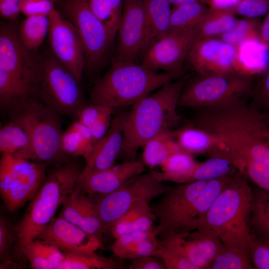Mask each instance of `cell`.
Listing matches in <instances>:
<instances>
[{
  "label": "cell",
  "mask_w": 269,
  "mask_h": 269,
  "mask_svg": "<svg viewBox=\"0 0 269 269\" xmlns=\"http://www.w3.org/2000/svg\"><path fill=\"white\" fill-rule=\"evenodd\" d=\"M247 99L196 109L191 122L225 145L238 171L264 186L269 184V122Z\"/></svg>",
  "instance_id": "obj_1"
},
{
  "label": "cell",
  "mask_w": 269,
  "mask_h": 269,
  "mask_svg": "<svg viewBox=\"0 0 269 269\" xmlns=\"http://www.w3.org/2000/svg\"><path fill=\"white\" fill-rule=\"evenodd\" d=\"M233 175L170 186L150 206L158 219L155 234L160 238L198 230L206 212Z\"/></svg>",
  "instance_id": "obj_2"
},
{
  "label": "cell",
  "mask_w": 269,
  "mask_h": 269,
  "mask_svg": "<svg viewBox=\"0 0 269 269\" xmlns=\"http://www.w3.org/2000/svg\"><path fill=\"white\" fill-rule=\"evenodd\" d=\"M253 190L238 171L215 199L198 230L218 237L224 245L249 251Z\"/></svg>",
  "instance_id": "obj_3"
},
{
  "label": "cell",
  "mask_w": 269,
  "mask_h": 269,
  "mask_svg": "<svg viewBox=\"0 0 269 269\" xmlns=\"http://www.w3.org/2000/svg\"><path fill=\"white\" fill-rule=\"evenodd\" d=\"M186 82L185 79L170 81L133 105L124 120L123 151L134 156L152 137L178 124L177 108Z\"/></svg>",
  "instance_id": "obj_4"
},
{
  "label": "cell",
  "mask_w": 269,
  "mask_h": 269,
  "mask_svg": "<svg viewBox=\"0 0 269 269\" xmlns=\"http://www.w3.org/2000/svg\"><path fill=\"white\" fill-rule=\"evenodd\" d=\"M83 169L78 162L70 158L47 173L21 220L15 227L16 245L19 251L35 239L54 217L57 209L63 205L75 189Z\"/></svg>",
  "instance_id": "obj_5"
},
{
  "label": "cell",
  "mask_w": 269,
  "mask_h": 269,
  "mask_svg": "<svg viewBox=\"0 0 269 269\" xmlns=\"http://www.w3.org/2000/svg\"><path fill=\"white\" fill-rule=\"evenodd\" d=\"M174 78L165 72L151 70L134 61L114 60L93 87L91 103L113 109L133 106Z\"/></svg>",
  "instance_id": "obj_6"
},
{
  "label": "cell",
  "mask_w": 269,
  "mask_h": 269,
  "mask_svg": "<svg viewBox=\"0 0 269 269\" xmlns=\"http://www.w3.org/2000/svg\"><path fill=\"white\" fill-rule=\"evenodd\" d=\"M9 113L10 119L17 122L29 136L33 161L58 165L69 159L61 149L63 131L60 116L47 108L38 98L26 100Z\"/></svg>",
  "instance_id": "obj_7"
},
{
  "label": "cell",
  "mask_w": 269,
  "mask_h": 269,
  "mask_svg": "<svg viewBox=\"0 0 269 269\" xmlns=\"http://www.w3.org/2000/svg\"><path fill=\"white\" fill-rule=\"evenodd\" d=\"M253 78L244 72L198 74L186 82L178 107L198 109L239 98H250Z\"/></svg>",
  "instance_id": "obj_8"
},
{
  "label": "cell",
  "mask_w": 269,
  "mask_h": 269,
  "mask_svg": "<svg viewBox=\"0 0 269 269\" xmlns=\"http://www.w3.org/2000/svg\"><path fill=\"white\" fill-rule=\"evenodd\" d=\"M42 65L38 99L59 116L76 118L86 104L80 81L52 54L42 57Z\"/></svg>",
  "instance_id": "obj_9"
},
{
  "label": "cell",
  "mask_w": 269,
  "mask_h": 269,
  "mask_svg": "<svg viewBox=\"0 0 269 269\" xmlns=\"http://www.w3.org/2000/svg\"><path fill=\"white\" fill-rule=\"evenodd\" d=\"M47 164L1 153L0 192L6 208L13 212L30 201L44 181Z\"/></svg>",
  "instance_id": "obj_10"
},
{
  "label": "cell",
  "mask_w": 269,
  "mask_h": 269,
  "mask_svg": "<svg viewBox=\"0 0 269 269\" xmlns=\"http://www.w3.org/2000/svg\"><path fill=\"white\" fill-rule=\"evenodd\" d=\"M170 186L156 179L150 171L133 177L115 191L95 199L105 233L131 208L160 197Z\"/></svg>",
  "instance_id": "obj_11"
},
{
  "label": "cell",
  "mask_w": 269,
  "mask_h": 269,
  "mask_svg": "<svg viewBox=\"0 0 269 269\" xmlns=\"http://www.w3.org/2000/svg\"><path fill=\"white\" fill-rule=\"evenodd\" d=\"M61 14L76 27L83 43L85 70L93 72L102 64L113 42L109 30L90 8L88 0H63Z\"/></svg>",
  "instance_id": "obj_12"
},
{
  "label": "cell",
  "mask_w": 269,
  "mask_h": 269,
  "mask_svg": "<svg viewBox=\"0 0 269 269\" xmlns=\"http://www.w3.org/2000/svg\"><path fill=\"white\" fill-rule=\"evenodd\" d=\"M11 22L1 23L0 26V69L29 86L38 96L42 58L24 45Z\"/></svg>",
  "instance_id": "obj_13"
},
{
  "label": "cell",
  "mask_w": 269,
  "mask_h": 269,
  "mask_svg": "<svg viewBox=\"0 0 269 269\" xmlns=\"http://www.w3.org/2000/svg\"><path fill=\"white\" fill-rule=\"evenodd\" d=\"M197 39L196 27L170 30L144 52L140 64L154 71L179 75L189 51Z\"/></svg>",
  "instance_id": "obj_14"
},
{
  "label": "cell",
  "mask_w": 269,
  "mask_h": 269,
  "mask_svg": "<svg viewBox=\"0 0 269 269\" xmlns=\"http://www.w3.org/2000/svg\"><path fill=\"white\" fill-rule=\"evenodd\" d=\"M48 41L52 54L81 81L85 70V49L74 25L56 9L49 15Z\"/></svg>",
  "instance_id": "obj_15"
},
{
  "label": "cell",
  "mask_w": 269,
  "mask_h": 269,
  "mask_svg": "<svg viewBox=\"0 0 269 269\" xmlns=\"http://www.w3.org/2000/svg\"><path fill=\"white\" fill-rule=\"evenodd\" d=\"M187 59L198 74L239 71L238 47L220 38L197 39L189 51Z\"/></svg>",
  "instance_id": "obj_16"
},
{
  "label": "cell",
  "mask_w": 269,
  "mask_h": 269,
  "mask_svg": "<svg viewBox=\"0 0 269 269\" xmlns=\"http://www.w3.org/2000/svg\"><path fill=\"white\" fill-rule=\"evenodd\" d=\"M114 60L134 61L142 55L146 35L143 0H124Z\"/></svg>",
  "instance_id": "obj_17"
},
{
  "label": "cell",
  "mask_w": 269,
  "mask_h": 269,
  "mask_svg": "<svg viewBox=\"0 0 269 269\" xmlns=\"http://www.w3.org/2000/svg\"><path fill=\"white\" fill-rule=\"evenodd\" d=\"M145 166L142 161L129 160L80 177V191L93 199L104 196L118 189L129 179L143 173Z\"/></svg>",
  "instance_id": "obj_18"
},
{
  "label": "cell",
  "mask_w": 269,
  "mask_h": 269,
  "mask_svg": "<svg viewBox=\"0 0 269 269\" xmlns=\"http://www.w3.org/2000/svg\"><path fill=\"white\" fill-rule=\"evenodd\" d=\"M35 239L51 243L62 251H96L102 243L60 216L54 217Z\"/></svg>",
  "instance_id": "obj_19"
},
{
  "label": "cell",
  "mask_w": 269,
  "mask_h": 269,
  "mask_svg": "<svg viewBox=\"0 0 269 269\" xmlns=\"http://www.w3.org/2000/svg\"><path fill=\"white\" fill-rule=\"evenodd\" d=\"M126 114H117L112 119L106 134L94 144L91 153L85 159L86 164L80 177L106 169L114 165L122 151L123 126Z\"/></svg>",
  "instance_id": "obj_20"
},
{
  "label": "cell",
  "mask_w": 269,
  "mask_h": 269,
  "mask_svg": "<svg viewBox=\"0 0 269 269\" xmlns=\"http://www.w3.org/2000/svg\"><path fill=\"white\" fill-rule=\"evenodd\" d=\"M163 237L173 243L196 269H208L224 245L218 237L200 230L160 238Z\"/></svg>",
  "instance_id": "obj_21"
},
{
  "label": "cell",
  "mask_w": 269,
  "mask_h": 269,
  "mask_svg": "<svg viewBox=\"0 0 269 269\" xmlns=\"http://www.w3.org/2000/svg\"><path fill=\"white\" fill-rule=\"evenodd\" d=\"M59 216L77 226L102 242L104 229L95 199L80 191L78 182L62 205Z\"/></svg>",
  "instance_id": "obj_22"
},
{
  "label": "cell",
  "mask_w": 269,
  "mask_h": 269,
  "mask_svg": "<svg viewBox=\"0 0 269 269\" xmlns=\"http://www.w3.org/2000/svg\"><path fill=\"white\" fill-rule=\"evenodd\" d=\"M173 138L181 151L191 154H207L228 160V151L223 143L191 121L172 132Z\"/></svg>",
  "instance_id": "obj_23"
},
{
  "label": "cell",
  "mask_w": 269,
  "mask_h": 269,
  "mask_svg": "<svg viewBox=\"0 0 269 269\" xmlns=\"http://www.w3.org/2000/svg\"><path fill=\"white\" fill-rule=\"evenodd\" d=\"M146 35L143 54L157 39L169 31L172 7L169 0H143Z\"/></svg>",
  "instance_id": "obj_24"
},
{
  "label": "cell",
  "mask_w": 269,
  "mask_h": 269,
  "mask_svg": "<svg viewBox=\"0 0 269 269\" xmlns=\"http://www.w3.org/2000/svg\"><path fill=\"white\" fill-rule=\"evenodd\" d=\"M156 219L149 203L139 202L131 208L112 226L110 232L115 238L124 234L154 229L153 223Z\"/></svg>",
  "instance_id": "obj_25"
},
{
  "label": "cell",
  "mask_w": 269,
  "mask_h": 269,
  "mask_svg": "<svg viewBox=\"0 0 269 269\" xmlns=\"http://www.w3.org/2000/svg\"><path fill=\"white\" fill-rule=\"evenodd\" d=\"M193 155L179 150L171 154L160 165L161 171H150L162 182L170 181L178 184L191 182L193 173L197 167Z\"/></svg>",
  "instance_id": "obj_26"
},
{
  "label": "cell",
  "mask_w": 269,
  "mask_h": 269,
  "mask_svg": "<svg viewBox=\"0 0 269 269\" xmlns=\"http://www.w3.org/2000/svg\"><path fill=\"white\" fill-rule=\"evenodd\" d=\"M0 152L33 161V154L29 136L23 128L10 119L0 129Z\"/></svg>",
  "instance_id": "obj_27"
},
{
  "label": "cell",
  "mask_w": 269,
  "mask_h": 269,
  "mask_svg": "<svg viewBox=\"0 0 269 269\" xmlns=\"http://www.w3.org/2000/svg\"><path fill=\"white\" fill-rule=\"evenodd\" d=\"M33 269H57L64 259L62 251L48 242L35 239L20 250Z\"/></svg>",
  "instance_id": "obj_28"
},
{
  "label": "cell",
  "mask_w": 269,
  "mask_h": 269,
  "mask_svg": "<svg viewBox=\"0 0 269 269\" xmlns=\"http://www.w3.org/2000/svg\"><path fill=\"white\" fill-rule=\"evenodd\" d=\"M94 146L89 129L78 120H75L63 131L60 141L63 153L69 157L82 156L85 159Z\"/></svg>",
  "instance_id": "obj_29"
},
{
  "label": "cell",
  "mask_w": 269,
  "mask_h": 269,
  "mask_svg": "<svg viewBox=\"0 0 269 269\" xmlns=\"http://www.w3.org/2000/svg\"><path fill=\"white\" fill-rule=\"evenodd\" d=\"M142 161L153 168L160 165L171 154L180 150L176 143L171 130H164L148 140L143 145Z\"/></svg>",
  "instance_id": "obj_30"
},
{
  "label": "cell",
  "mask_w": 269,
  "mask_h": 269,
  "mask_svg": "<svg viewBox=\"0 0 269 269\" xmlns=\"http://www.w3.org/2000/svg\"><path fill=\"white\" fill-rule=\"evenodd\" d=\"M32 98H38L35 91L0 69V106L2 110L10 112Z\"/></svg>",
  "instance_id": "obj_31"
},
{
  "label": "cell",
  "mask_w": 269,
  "mask_h": 269,
  "mask_svg": "<svg viewBox=\"0 0 269 269\" xmlns=\"http://www.w3.org/2000/svg\"><path fill=\"white\" fill-rule=\"evenodd\" d=\"M113 110L91 103L85 104L76 113V120L90 130L94 144L101 139L109 130L112 121Z\"/></svg>",
  "instance_id": "obj_32"
},
{
  "label": "cell",
  "mask_w": 269,
  "mask_h": 269,
  "mask_svg": "<svg viewBox=\"0 0 269 269\" xmlns=\"http://www.w3.org/2000/svg\"><path fill=\"white\" fill-rule=\"evenodd\" d=\"M64 259L57 269H119L121 262L97 254L95 251H63Z\"/></svg>",
  "instance_id": "obj_33"
},
{
  "label": "cell",
  "mask_w": 269,
  "mask_h": 269,
  "mask_svg": "<svg viewBox=\"0 0 269 269\" xmlns=\"http://www.w3.org/2000/svg\"><path fill=\"white\" fill-rule=\"evenodd\" d=\"M238 21L232 10L210 8L196 27L197 39L220 37L233 29Z\"/></svg>",
  "instance_id": "obj_34"
},
{
  "label": "cell",
  "mask_w": 269,
  "mask_h": 269,
  "mask_svg": "<svg viewBox=\"0 0 269 269\" xmlns=\"http://www.w3.org/2000/svg\"><path fill=\"white\" fill-rule=\"evenodd\" d=\"M249 228L251 236L269 240V192L253 190Z\"/></svg>",
  "instance_id": "obj_35"
},
{
  "label": "cell",
  "mask_w": 269,
  "mask_h": 269,
  "mask_svg": "<svg viewBox=\"0 0 269 269\" xmlns=\"http://www.w3.org/2000/svg\"><path fill=\"white\" fill-rule=\"evenodd\" d=\"M210 9L208 5L199 2L173 5L171 12L169 30L196 27Z\"/></svg>",
  "instance_id": "obj_36"
},
{
  "label": "cell",
  "mask_w": 269,
  "mask_h": 269,
  "mask_svg": "<svg viewBox=\"0 0 269 269\" xmlns=\"http://www.w3.org/2000/svg\"><path fill=\"white\" fill-rule=\"evenodd\" d=\"M50 19L48 16H25L18 30L19 37L29 50L35 52L49 33Z\"/></svg>",
  "instance_id": "obj_37"
},
{
  "label": "cell",
  "mask_w": 269,
  "mask_h": 269,
  "mask_svg": "<svg viewBox=\"0 0 269 269\" xmlns=\"http://www.w3.org/2000/svg\"><path fill=\"white\" fill-rule=\"evenodd\" d=\"M156 236L154 230L136 231L121 235L115 238L110 248L114 255L120 260H132L140 257L144 242Z\"/></svg>",
  "instance_id": "obj_38"
},
{
  "label": "cell",
  "mask_w": 269,
  "mask_h": 269,
  "mask_svg": "<svg viewBox=\"0 0 269 269\" xmlns=\"http://www.w3.org/2000/svg\"><path fill=\"white\" fill-rule=\"evenodd\" d=\"M90 8L114 39L121 19L124 0H88Z\"/></svg>",
  "instance_id": "obj_39"
},
{
  "label": "cell",
  "mask_w": 269,
  "mask_h": 269,
  "mask_svg": "<svg viewBox=\"0 0 269 269\" xmlns=\"http://www.w3.org/2000/svg\"><path fill=\"white\" fill-rule=\"evenodd\" d=\"M250 251L223 245L208 269H253Z\"/></svg>",
  "instance_id": "obj_40"
},
{
  "label": "cell",
  "mask_w": 269,
  "mask_h": 269,
  "mask_svg": "<svg viewBox=\"0 0 269 269\" xmlns=\"http://www.w3.org/2000/svg\"><path fill=\"white\" fill-rule=\"evenodd\" d=\"M238 171L229 160L218 156H211L207 160L198 163L193 173L191 182L209 181L232 175Z\"/></svg>",
  "instance_id": "obj_41"
},
{
  "label": "cell",
  "mask_w": 269,
  "mask_h": 269,
  "mask_svg": "<svg viewBox=\"0 0 269 269\" xmlns=\"http://www.w3.org/2000/svg\"><path fill=\"white\" fill-rule=\"evenodd\" d=\"M157 256L162 259L166 269H196L180 249L166 238L159 239Z\"/></svg>",
  "instance_id": "obj_42"
},
{
  "label": "cell",
  "mask_w": 269,
  "mask_h": 269,
  "mask_svg": "<svg viewBox=\"0 0 269 269\" xmlns=\"http://www.w3.org/2000/svg\"><path fill=\"white\" fill-rule=\"evenodd\" d=\"M261 23L259 18L238 19L234 28L220 36V39L237 47L246 41L258 39Z\"/></svg>",
  "instance_id": "obj_43"
},
{
  "label": "cell",
  "mask_w": 269,
  "mask_h": 269,
  "mask_svg": "<svg viewBox=\"0 0 269 269\" xmlns=\"http://www.w3.org/2000/svg\"><path fill=\"white\" fill-rule=\"evenodd\" d=\"M14 243H17L15 227L3 216L0 218V267L14 265L11 250Z\"/></svg>",
  "instance_id": "obj_44"
},
{
  "label": "cell",
  "mask_w": 269,
  "mask_h": 269,
  "mask_svg": "<svg viewBox=\"0 0 269 269\" xmlns=\"http://www.w3.org/2000/svg\"><path fill=\"white\" fill-rule=\"evenodd\" d=\"M249 104L255 109L265 112L269 109V69L254 83Z\"/></svg>",
  "instance_id": "obj_45"
},
{
  "label": "cell",
  "mask_w": 269,
  "mask_h": 269,
  "mask_svg": "<svg viewBox=\"0 0 269 269\" xmlns=\"http://www.w3.org/2000/svg\"><path fill=\"white\" fill-rule=\"evenodd\" d=\"M233 11L243 18H259L269 12V0H241Z\"/></svg>",
  "instance_id": "obj_46"
},
{
  "label": "cell",
  "mask_w": 269,
  "mask_h": 269,
  "mask_svg": "<svg viewBox=\"0 0 269 269\" xmlns=\"http://www.w3.org/2000/svg\"><path fill=\"white\" fill-rule=\"evenodd\" d=\"M249 250L254 269H269V240L252 236Z\"/></svg>",
  "instance_id": "obj_47"
},
{
  "label": "cell",
  "mask_w": 269,
  "mask_h": 269,
  "mask_svg": "<svg viewBox=\"0 0 269 269\" xmlns=\"http://www.w3.org/2000/svg\"><path fill=\"white\" fill-rule=\"evenodd\" d=\"M55 4L53 0H22L20 4V11L25 16H49L55 8Z\"/></svg>",
  "instance_id": "obj_48"
},
{
  "label": "cell",
  "mask_w": 269,
  "mask_h": 269,
  "mask_svg": "<svg viewBox=\"0 0 269 269\" xmlns=\"http://www.w3.org/2000/svg\"><path fill=\"white\" fill-rule=\"evenodd\" d=\"M129 269H166L162 259L156 256H146L131 260Z\"/></svg>",
  "instance_id": "obj_49"
},
{
  "label": "cell",
  "mask_w": 269,
  "mask_h": 269,
  "mask_svg": "<svg viewBox=\"0 0 269 269\" xmlns=\"http://www.w3.org/2000/svg\"><path fill=\"white\" fill-rule=\"evenodd\" d=\"M22 0H0V13L1 17L10 22L15 21L20 13V4Z\"/></svg>",
  "instance_id": "obj_50"
},
{
  "label": "cell",
  "mask_w": 269,
  "mask_h": 269,
  "mask_svg": "<svg viewBox=\"0 0 269 269\" xmlns=\"http://www.w3.org/2000/svg\"><path fill=\"white\" fill-rule=\"evenodd\" d=\"M258 39L262 44L269 47V12L261 23Z\"/></svg>",
  "instance_id": "obj_51"
},
{
  "label": "cell",
  "mask_w": 269,
  "mask_h": 269,
  "mask_svg": "<svg viewBox=\"0 0 269 269\" xmlns=\"http://www.w3.org/2000/svg\"><path fill=\"white\" fill-rule=\"evenodd\" d=\"M241 0H209L208 5L210 8L233 10Z\"/></svg>",
  "instance_id": "obj_52"
},
{
  "label": "cell",
  "mask_w": 269,
  "mask_h": 269,
  "mask_svg": "<svg viewBox=\"0 0 269 269\" xmlns=\"http://www.w3.org/2000/svg\"><path fill=\"white\" fill-rule=\"evenodd\" d=\"M169 1L173 5L194 2H199L208 5L209 0H169Z\"/></svg>",
  "instance_id": "obj_53"
},
{
  "label": "cell",
  "mask_w": 269,
  "mask_h": 269,
  "mask_svg": "<svg viewBox=\"0 0 269 269\" xmlns=\"http://www.w3.org/2000/svg\"><path fill=\"white\" fill-rule=\"evenodd\" d=\"M264 113H265V115L267 117V118L268 121L269 122V109L268 111H266V112H265Z\"/></svg>",
  "instance_id": "obj_54"
},
{
  "label": "cell",
  "mask_w": 269,
  "mask_h": 269,
  "mask_svg": "<svg viewBox=\"0 0 269 269\" xmlns=\"http://www.w3.org/2000/svg\"><path fill=\"white\" fill-rule=\"evenodd\" d=\"M53 0L55 1L56 4H59L63 0Z\"/></svg>",
  "instance_id": "obj_55"
}]
</instances>
